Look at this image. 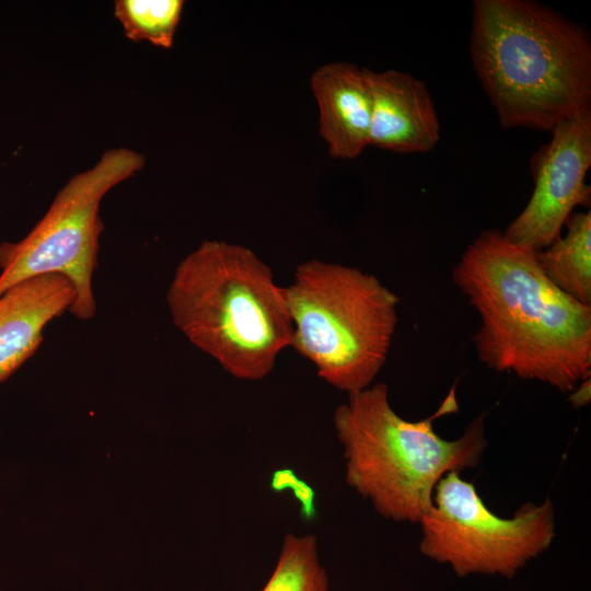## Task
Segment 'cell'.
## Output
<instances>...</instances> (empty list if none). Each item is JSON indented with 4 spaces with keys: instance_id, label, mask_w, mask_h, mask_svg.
Masks as SVG:
<instances>
[{
    "instance_id": "52a82bcc",
    "label": "cell",
    "mask_w": 591,
    "mask_h": 591,
    "mask_svg": "<svg viewBox=\"0 0 591 591\" xmlns=\"http://www.w3.org/2000/svg\"><path fill=\"white\" fill-rule=\"evenodd\" d=\"M418 523L420 553L449 565L459 577L511 578L543 554L555 536L551 499L524 503L511 518H502L489 510L474 484L455 472L439 480L432 505Z\"/></svg>"
},
{
    "instance_id": "5bb4252c",
    "label": "cell",
    "mask_w": 591,
    "mask_h": 591,
    "mask_svg": "<svg viewBox=\"0 0 591 591\" xmlns=\"http://www.w3.org/2000/svg\"><path fill=\"white\" fill-rule=\"evenodd\" d=\"M183 8L182 0H116L114 15L128 39L170 49Z\"/></svg>"
},
{
    "instance_id": "7a4b0ae2",
    "label": "cell",
    "mask_w": 591,
    "mask_h": 591,
    "mask_svg": "<svg viewBox=\"0 0 591 591\" xmlns=\"http://www.w3.org/2000/svg\"><path fill=\"white\" fill-rule=\"evenodd\" d=\"M471 58L501 125L551 131L590 108L586 31L529 0H475Z\"/></svg>"
},
{
    "instance_id": "8fae6325",
    "label": "cell",
    "mask_w": 591,
    "mask_h": 591,
    "mask_svg": "<svg viewBox=\"0 0 591 591\" xmlns=\"http://www.w3.org/2000/svg\"><path fill=\"white\" fill-rule=\"evenodd\" d=\"M370 69L335 61L318 67L310 85L318 107V130L333 158L350 160L369 146Z\"/></svg>"
},
{
    "instance_id": "ba28073f",
    "label": "cell",
    "mask_w": 591,
    "mask_h": 591,
    "mask_svg": "<svg viewBox=\"0 0 591 591\" xmlns=\"http://www.w3.org/2000/svg\"><path fill=\"white\" fill-rule=\"evenodd\" d=\"M552 139L534 155L533 193L502 236L513 244L540 252L563 231L577 206L590 198L586 176L591 166V109L563 120Z\"/></svg>"
},
{
    "instance_id": "30bf717a",
    "label": "cell",
    "mask_w": 591,
    "mask_h": 591,
    "mask_svg": "<svg viewBox=\"0 0 591 591\" xmlns=\"http://www.w3.org/2000/svg\"><path fill=\"white\" fill-rule=\"evenodd\" d=\"M74 301V287L58 274L27 278L0 294V383L36 352L45 326Z\"/></svg>"
},
{
    "instance_id": "6da1fadb",
    "label": "cell",
    "mask_w": 591,
    "mask_h": 591,
    "mask_svg": "<svg viewBox=\"0 0 591 591\" xmlns=\"http://www.w3.org/2000/svg\"><path fill=\"white\" fill-rule=\"evenodd\" d=\"M480 318L473 337L488 368L572 392L590 375L591 305L554 286L536 252L482 232L453 268Z\"/></svg>"
},
{
    "instance_id": "4fadbf2b",
    "label": "cell",
    "mask_w": 591,
    "mask_h": 591,
    "mask_svg": "<svg viewBox=\"0 0 591 591\" xmlns=\"http://www.w3.org/2000/svg\"><path fill=\"white\" fill-rule=\"evenodd\" d=\"M262 591H328L315 535H285L276 567Z\"/></svg>"
},
{
    "instance_id": "9c48e42d",
    "label": "cell",
    "mask_w": 591,
    "mask_h": 591,
    "mask_svg": "<svg viewBox=\"0 0 591 591\" xmlns=\"http://www.w3.org/2000/svg\"><path fill=\"white\" fill-rule=\"evenodd\" d=\"M369 146L396 153H427L440 140V124L427 85L414 76L370 70Z\"/></svg>"
},
{
    "instance_id": "8992f818",
    "label": "cell",
    "mask_w": 591,
    "mask_h": 591,
    "mask_svg": "<svg viewBox=\"0 0 591 591\" xmlns=\"http://www.w3.org/2000/svg\"><path fill=\"white\" fill-rule=\"evenodd\" d=\"M144 164L141 153L121 147L105 151L92 167L73 175L23 239L0 244V294L27 278L58 274L76 290L68 312L81 321L92 318L96 311L92 277L104 228L101 201Z\"/></svg>"
},
{
    "instance_id": "7c38bea8",
    "label": "cell",
    "mask_w": 591,
    "mask_h": 591,
    "mask_svg": "<svg viewBox=\"0 0 591 591\" xmlns=\"http://www.w3.org/2000/svg\"><path fill=\"white\" fill-rule=\"evenodd\" d=\"M566 232L536 252L544 275L573 300L591 305V212H573Z\"/></svg>"
},
{
    "instance_id": "9a60e30c",
    "label": "cell",
    "mask_w": 591,
    "mask_h": 591,
    "mask_svg": "<svg viewBox=\"0 0 591 591\" xmlns=\"http://www.w3.org/2000/svg\"><path fill=\"white\" fill-rule=\"evenodd\" d=\"M270 487L280 493L291 490L301 505V514L305 520H313L316 515L315 493L313 488L290 468H280L273 473Z\"/></svg>"
},
{
    "instance_id": "3957f363",
    "label": "cell",
    "mask_w": 591,
    "mask_h": 591,
    "mask_svg": "<svg viewBox=\"0 0 591 591\" xmlns=\"http://www.w3.org/2000/svg\"><path fill=\"white\" fill-rule=\"evenodd\" d=\"M166 303L181 333L237 380L265 379L291 346L283 287L246 246L201 242L176 266Z\"/></svg>"
},
{
    "instance_id": "277c9868",
    "label": "cell",
    "mask_w": 591,
    "mask_h": 591,
    "mask_svg": "<svg viewBox=\"0 0 591 591\" xmlns=\"http://www.w3.org/2000/svg\"><path fill=\"white\" fill-rule=\"evenodd\" d=\"M457 408L455 385L431 416L416 421L393 409L384 383L348 394L334 413L347 484L383 518L418 523L439 480L475 467L487 447L484 415L455 440L434 431L433 421Z\"/></svg>"
},
{
    "instance_id": "5b68a950",
    "label": "cell",
    "mask_w": 591,
    "mask_h": 591,
    "mask_svg": "<svg viewBox=\"0 0 591 591\" xmlns=\"http://www.w3.org/2000/svg\"><path fill=\"white\" fill-rule=\"evenodd\" d=\"M291 346L347 394L373 384L397 325L398 297L356 267L312 258L283 287Z\"/></svg>"
}]
</instances>
